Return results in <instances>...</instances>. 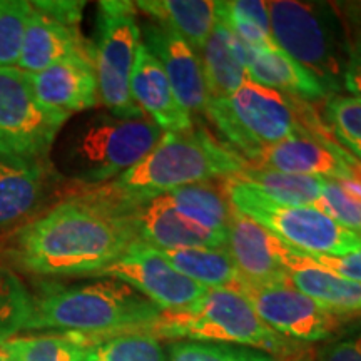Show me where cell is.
Returning a JSON list of instances; mask_svg holds the SVG:
<instances>
[{
  "mask_svg": "<svg viewBox=\"0 0 361 361\" xmlns=\"http://www.w3.org/2000/svg\"><path fill=\"white\" fill-rule=\"evenodd\" d=\"M137 241L134 216L112 209L78 188L2 245L13 268L37 276H99Z\"/></svg>",
  "mask_w": 361,
  "mask_h": 361,
  "instance_id": "obj_1",
  "label": "cell"
},
{
  "mask_svg": "<svg viewBox=\"0 0 361 361\" xmlns=\"http://www.w3.org/2000/svg\"><path fill=\"white\" fill-rule=\"evenodd\" d=\"M246 168V161L204 128L164 133L151 152L102 186H78L119 213L134 216L147 201L189 184L221 180Z\"/></svg>",
  "mask_w": 361,
  "mask_h": 361,
  "instance_id": "obj_2",
  "label": "cell"
},
{
  "mask_svg": "<svg viewBox=\"0 0 361 361\" xmlns=\"http://www.w3.org/2000/svg\"><path fill=\"white\" fill-rule=\"evenodd\" d=\"M161 310L129 284L101 279L78 286L44 284L32 295L25 329L72 333L82 341L147 333Z\"/></svg>",
  "mask_w": 361,
  "mask_h": 361,
  "instance_id": "obj_3",
  "label": "cell"
},
{
  "mask_svg": "<svg viewBox=\"0 0 361 361\" xmlns=\"http://www.w3.org/2000/svg\"><path fill=\"white\" fill-rule=\"evenodd\" d=\"M206 117L224 137V144L246 162L263 149L298 134L335 139L318 119L310 102L290 97L247 79L236 92L211 99Z\"/></svg>",
  "mask_w": 361,
  "mask_h": 361,
  "instance_id": "obj_4",
  "label": "cell"
},
{
  "mask_svg": "<svg viewBox=\"0 0 361 361\" xmlns=\"http://www.w3.org/2000/svg\"><path fill=\"white\" fill-rule=\"evenodd\" d=\"M162 134L164 130L146 116H87L62 137L54 168L75 186H102L144 159Z\"/></svg>",
  "mask_w": 361,
  "mask_h": 361,
  "instance_id": "obj_5",
  "label": "cell"
},
{
  "mask_svg": "<svg viewBox=\"0 0 361 361\" xmlns=\"http://www.w3.org/2000/svg\"><path fill=\"white\" fill-rule=\"evenodd\" d=\"M147 333L159 340L246 346L273 356H288L300 351L298 343L274 333L256 314L246 298L226 288L207 290L197 303L188 308L161 311Z\"/></svg>",
  "mask_w": 361,
  "mask_h": 361,
  "instance_id": "obj_6",
  "label": "cell"
},
{
  "mask_svg": "<svg viewBox=\"0 0 361 361\" xmlns=\"http://www.w3.org/2000/svg\"><path fill=\"white\" fill-rule=\"evenodd\" d=\"M266 8L278 47L310 71L329 96H336L348 57V32L338 8L301 0H273Z\"/></svg>",
  "mask_w": 361,
  "mask_h": 361,
  "instance_id": "obj_7",
  "label": "cell"
},
{
  "mask_svg": "<svg viewBox=\"0 0 361 361\" xmlns=\"http://www.w3.org/2000/svg\"><path fill=\"white\" fill-rule=\"evenodd\" d=\"M221 188L234 209L263 226L288 247L328 256L361 250V236L314 207L279 204L234 176L221 179Z\"/></svg>",
  "mask_w": 361,
  "mask_h": 361,
  "instance_id": "obj_8",
  "label": "cell"
},
{
  "mask_svg": "<svg viewBox=\"0 0 361 361\" xmlns=\"http://www.w3.org/2000/svg\"><path fill=\"white\" fill-rule=\"evenodd\" d=\"M141 42V25L137 22V8L134 2H99L92 61L99 104H102L111 114L121 117L144 116L130 97V75Z\"/></svg>",
  "mask_w": 361,
  "mask_h": 361,
  "instance_id": "obj_9",
  "label": "cell"
},
{
  "mask_svg": "<svg viewBox=\"0 0 361 361\" xmlns=\"http://www.w3.org/2000/svg\"><path fill=\"white\" fill-rule=\"evenodd\" d=\"M67 121L39 101L27 72L0 69V156L49 161Z\"/></svg>",
  "mask_w": 361,
  "mask_h": 361,
  "instance_id": "obj_10",
  "label": "cell"
},
{
  "mask_svg": "<svg viewBox=\"0 0 361 361\" xmlns=\"http://www.w3.org/2000/svg\"><path fill=\"white\" fill-rule=\"evenodd\" d=\"M233 290L246 298L256 314L274 333L295 343L328 340L345 322V316L316 303L288 281L258 284L239 278Z\"/></svg>",
  "mask_w": 361,
  "mask_h": 361,
  "instance_id": "obj_11",
  "label": "cell"
},
{
  "mask_svg": "<svg viewBox=\"0 0 361 361\" xmlns=\"http://www.w3.org/2000/svg\"><path fill=\"white\" fill-rule=\"evenodd\" d=\"M101 278L129 284L161 311L192 306L207 288L174 269L154 247L135 241L119 259L99 273Z\"/></svg>",
  "mask_w": 361,
  "mask_h": 361,
  "instance_id": "obj_12",
  "label": "cell"
},
{
  "mask_svg": "<svg viewBox=\"0 0 361 361\" xmlns=\"http://www.w3.org/2000/svg\"><path fill=\"white\" fill-rule=\"evenodd\" d=\"M246 164L329 180L361 179V161L345 151L335 139L316 134L293 135L263 149Z\"/></svg>",
  "mask_w": 361,
  "mask_h": 361,
  "instance_id": "obj_13",
  "label": "cell"
},
{
  "mask_svg": "<svg viewBox=\"0 0 361 361\" xmlns=\"http://www.w3.org/2000/svg\"><path fill=\"white\" fill-rule=\"evenodd\" d=\"M57 179L51 161L0 156V233L20 228L45 211Z\"/></svg>",
  "mask_w": 361,
  "mask_h": 361,
  "instance_id": "obj_14",
  "label": "cell"
},
{
  "mask_svg": "<svg viewBox=\"0 0 361 361\" xmlns=\"http://www.w3.org/2000/svg\"><path fill=\"white\" fill-rule=\"evenodd\" d=\"M142 44L161 62L179 106L189 116L204 114L207 94L201 59L186 40L168 27L147 20L141 25Z\"/></svg>",
  "mask_w": 361,
  "mask_h": 361,
  "instance_id": "obj_15",
  "label": "cell"
},
{
  "mask_svg": "<svg viewBox=\"0 0 361 361\" xmlns=\"http://www.w3.org/2000/svg\"><path fill=\"white\" fill-rule=\"evenodd\" d=\"M29 78L39 101L62 116L71 117L99 104L92 54L64 57Z\"/></svg>",
  "mask_w": 361,
  "mask_h": 361,
  "instance_id": "obj_16",
  "label": "cell"
},
{
  "mask_svg": "<svg viewBox=\"0 0 361 361\" xmlns=\"http://www.w3.org/2000/svg\"><path fill=\"white\" fill-rule=\"evenodd\" d=\"M226 246L243 281L258 284L286 281L283 243L234 207L229 218Z\"/></svg>",
  "mask_w": 361,
  "mask_h": 361,
  "instance_id": "obj_17",
  "label": "cell"
},
{
  "mask_svg": "<svg viewBox=\"0 0 361 361\" xmlns=\"http://www.w3.org/2000/svg\"><path fill=\"white\" fill-rule=\"evenodd\" d=\"M137 241L154 250L184 247H226L228 236L194 223L171 206L162 194L147 201L134 213Z\"/></svg>",
  "mask_w": 361,
  "mask_h": 361,
  "instance_id": "obj_18",
  "label": "cell"
},
{
  "mask_svg": "<svg viewBox=\"0 0 361 361\" xmlns=\"http://www.w3.org/2000/svg\"><path fill=\"white\" fill-rule=\"evenodd\" d=\"M130 97L164 133H183L194 126L192 117L179 106L161 62L142 42L130 75Z\"/></svg>",
  "mask_w": 361,
  "mask_h": 361,
  "instance_id": "obj_19",
  "label": "cell"
},
{
  "mask_svg": "<svg viewBox=\"0 0 361 361\" xmlns=\"http://www.w3.org/2000/svg\"><path fill=\"white\" fill-rule=\"evenodd\" d=\"M75 54H92V44L82 37L79 27L59 20L32 4L17 69L37 74Z\"/></svg>",
  "mask_w": 361,
  "mask_h": 361,
  "instance_id": "obj_20",
  "label": "cell"
},
{
  "mask_svg": "<svg viewBox=\"0 0 361 361\" xmlns=\"http://www.w3.org/2000/svg\"><path fill=\"white\" fill-rule=\"evenodd\" d=\"M247 79L300 101H326L331 97L323 84L281 49H258L246 66Z\"/></svg>",
  "mask_w": 361,
  "mask_h": 361,
  "instance_id": "obj_21",
  "label": "cell"
},
{
  "mask_svg": "<svg viewBox=\"0 0 361 361\" xmlns=\"http://www.w3.org/2000/svg\"><path fill=\"white\" fill-rule=\"evenodd\" d=\"M134 4L149 20L179 34L197 56L216 22V2L209 0H139Z\"/></svg>",
  "mask_w": 361,
  "mask_h": 361,
  "instance_id": "obj_22",
  "label": "cell"
},
{
  "mask_svg": "<svg viewBox=\"0 0 361 361\" xmlns=\"http://www.w3.org/2000/svg\"><path fill=\"white\" fill-rule=\"evenodd\" d=\"M286 281L313 298L316 303L340 316L361 314V284L350 281L329 271L311 268V266H295L288 269Z\"/></svg>",
  "mask_w": 361,
  "mask_h": 361,
  "instance_id": "obj_23",
  "label": "cell"
},
{
  "mask_svg": "<svg viewBox=\"0 0 361 361\" xmlns=\"http://www.w3.org/2000/svg\"><path fill=\"white\" fill-rule=\"evenodd\" d=\"M207 94L211 99H224L247 80L246 67L239 62L228 39V29L216 17L214 27L200 52Z\"/></svg>",
  "mask_w": 361,
  "mask_h": 361,
  "instance_id": "obj_24",
  "label": "cell"
},
{
  "mask_svg": "<svg viewBox=\"0 0 361 361\" xmlns=\"http://www.w3.org/2000/svg\"><path fill=\"white\" fill-rule=\"evenodd\" d=\"M180 274L202 284L207 290H233L239 281L234 261L226 247H184L156 250Z\"/></svg>",
  "mask_w": 361,
  "mask_h": 361,
  "instance_id": "obj_25",
  "label": "cell"
},
{
  "mask_svg": "<svg viewBox=\"0 0 361 361\" xmlns=\"http://www.w3.org/2000/svg\"><path fill=\"white\" fill-rule=\"evenodd\" d=\"M166 197L178 213L211 231L228 236L229 218L233 206L224 196L221 183L189 184L166 192Z\"/></svg>",
  "mask_w": 361,
  "mask_h": 361,
  "instance_id": "obj_26",
  "label": "cell"
},
{
  "mask_svg": "<svg viewBox=\"0 0 361 361\" xmlns=\"http://www.w3.org/2000/svg\"><path fill=\"white\" fill-rule=\"evenodd\" d=\"M234 178L279 204L314 207L322 197L323 179L313 176L281 173L246 164V168L234 174Z\"/></svg>",
  "mask_w": 361,
  "mask_h": 361,
  "instance_id": "obj_27",
  "label": "cell"
},
{
  "mask_svg": "<svg viewBox=\"0 0 361 361\" xmlns=\"http://www.w3.org/2000/svg\"><path fill=\"white\" fill-rule=\"evenodd\" d=\"M79 341L85 346L84 361H168L159 338L149 333H124L102 340Z\"/></svg>",
  "mask_w": 361,
  "mask_h": 361,
  "instance_id": "obj_28",
  "label": "cell"
},
{
  "mask_svg": "<svg viewBox=\"0 0 361 361\" xmlns=\"http://www.w3.org/2000/svg\"><path fill=\"white\" fill-rule=\"evenodd\" d=\"M16 361H84L85 346L71 333L13 336L8 340Z\"/></svg>",
  "mask_w": 361,
  "mask_h": 361,
  "instance_id": "obj_29",
  "label": "cell"
},
{
  "mask_svg": "<svg viewBox=\"0 0 361 361\" xmlns=\"http://www.w3.org/2000/svg\"><path fill=\"white\" fill-rule=\"evenodd\" d=\"M32 310V295L8 266H0V341L25 329Z\"/></svg>",
  "mask_w": 361,
  "mask_h": 361,
  "instance_id": "obj_30",
  "label": "cell"
},
{
  "mask_svg": "<svg viewBox=\"0 0 361 361\" xmlns=\"http://www.w3.org/2000/svg\"><path fill=\"white\" fill-rule=\"evenodd\" d=\"M323 121L336 142L361 161V99L331 96L324 102Z\"/></svg>",
  "mask_w": 361,
  "mask_h": 361,
  "instance_id": "obj_31",
  "label": "cell"
},
{
  "mask_svg": "<svg viewBox=\"0 0 361 361\" xmlns=\"http://www.w3.org/2000/svg\"><path fill=\"white\" fill-rule=\"evenodd\" d=\"M30 11L27 0H0V69L19 62Z\"/></svg>",
  "mask_w": 361,
  "mask_h": 361,
  "instance_id": "obj_32",
  "label": "cell"
},
{
  "mask_svg": "<svg viewBox=\"0 0 361 361\" xmlns=\"http://www.w3.org/2000/svg\"><path fill=\"white\" fill-rule=\"evenodd\" d=\"M169 361H278V358L246 346L178 341L171 345Z\"/></svg>",
  "mask_w": 361,
  "mask_h": 361,
  "instance_id": "obj_33",
  "label": "cell"
},
{
  "mask_svg": "<svg viewBox=\"0 0 361 361\" xmlns=\"http://www.w3.org/2000/svg\"><path fill=\"white\" fill-rule=\"evenodd\" d=\"M314 209L361 236V200L346 192L336 180L323 179L322 197L314 204Z\"/></svg>",
  "mask_w": 361,
  "mask_h": 361,
  "instance_id": "obj_34",
  "label": "cell"
},
{
  "mask_svg": "<svg viewBox=\"0 0 361 361\" xmlns=\"http://www.w3.org/2000/svg\"><path fill=\"white\" fill-rule=\"evenodd\" d=\"M283 261L286 269L295 268V266H311V268L329 271L336 276L361 284V250L345 256H328L301 252L284 245Z\"/></svg>",
  "mask_w": 361,
  "mask_h": 361,
  "instance_id": "obj_35",
  "label": "cell"
},
{
  "mask_svg": "<svg viewBox=\"0 0 361 361\" xmlns=\"http://www.w3.org/2000/svg\"><path fill=\"white\" fill-rule=\"evenodd\" d=\"M345 25L348 32V57L343 75V89L348 90L351 97L361 99V29L346 20Z\"/></svg>",
  "mask_w": 361,
  "mask_h": 361,
  "instance_id": "obj_36",
  "label": "cell"
},
{
  "mask_svg": "<svg viewBox=\"0 0 361 361\" xmlns=\"http://www.w3.org/2000/svg\"><path fill=\"white\" fill-rule=\"evenodd\" d=\"M32 4L35 7L42 8L44 12L57 17L59 20L78 27L82 20V11L85 7V2H71V0H37Z\"/></svg>",
  "mask_w": 361,
  "mask_h": 361,
  "instance_id": "obj_37",
  "label": "cell"
},
{
  "mask_svg": "<svg viewBox=\"0 0 361 361\" xmlns=\"http://www.w3.org/2000/svg\"><path fill=\"white\" fill-rule=\"evenodd\" d=\"M319 361H361V335L329 346Z\"/></svg>",
  "mask_w": 361,
  "mask_h": 361,
  "instance_id": "obj_38",
  "label": "cell"
},
{
  "mask_svg": "<svg viewBox=\"0 0 361 361\" xmlns=\"http://www.w3.org/2000/svg\"><path fill=\"white\" fill-rule=\"evenodd\" d=\"M341 12H345V19L348 24L356 25L361 29V2H346L340 4Z\"/></svg>",
  "mask_w": 361,
  "mask_h": 361,
  "instance_id": "obj_39",
  "label": "cell"
},
{
  "mask_svg": "<svg viewBox=\"0 0 361 361\" xmlns=\"http://www.w3.org/2000/svg\"><path fill=\"white\" fill-rule=\"evenodd\" d=\"M0 361H16L13 360V353L11 345L7 341H0Z\"/></svg>",
  "mask_w": 361,
  "mask_h": 361,
  "instance_id": "obj_40",
  "label": "cell"
},
{
  "mask_svg": "<svg viewBox=\"0 0 361 361\" xmlns=\"http://www.w3.org/2000/svg\"><path fill=\"white\" fill-rule=\"evenodd\" d=\"M291 361H311V360H308V358H301V356H300V358H293Z\"/></svg>",
  "mask_w": 361,
  "mask_h": 361,
  "instance_id": "obj_41",
  "label": "cell"
}]
</instances>
